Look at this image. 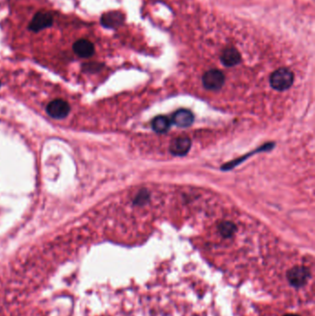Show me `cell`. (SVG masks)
I'll use <instances>...</instances> for the list:
<instances>
[{"instance_id":"cell-9","label":"cell","mask_w":315,"mask_h":316,"mask_svg":"<svg viewBox=\"0 0 315 316\" xmlns=\"http://www.w3.org/2000/svg\"><path fill=\"white\" fill-rule=\"evenodd\" d=\"M73 50L80 58H90L94 53V46L90 41L80 39L74 44Z\"/></svg>"},{"instance_id":"cell-11","label":"cell","mask_w":315,"mask_h":316,"mask_svg":"<svg viewBox=\"0 0 315 316\" xmlns=\"http://www.w3.org/2000/svg\"><path fill=\"white\" fill-rule=\"evenodd\" d=\"M170 120L164 116H158L152 122V127L158 134L166 132L170 128Z\"/></svg>"},{"instance_id":"cell-1","label":"cell","mask_w":315,"mask_h":316,"mask_svg":"<svg viewBox=\"0 0 315 316\" xmlns=\"http://www.w3.org/2000/svg\"><path fill=\"white\" fill-rule=\"evenodd\" d=\"M294 75L288 68H281L274 72L270 76V84L274 90L286 91L293 84Z\"/></svg>"},{"instance_id":"cell-8","label":"cell","mask_w":315,"mask_h":316,"mask_svg":"<svg viewBox=\"0 0 315 316\" xmlns=\"http://www.w3.org/2000/svg\"><path fill=\"white\" fill-rule=\"evenodd\" d=\"M172 120L178 127L187 128L194 123V116L188 110H180L176 111V113L173 115Z\"/></svg>"},{"instance_id":"cell-12","label":"cell","mask_w":315,"mask_h":316,"mask_svg":"<svg viewBox=\"0 0 315 316\" xmlns=\"http://www.w3.org/2000/svg\"><path fill=\"white\" fill-rule=\"evenodd\" d=\"M220 234L224 238H230L234 235L236 231V226L231 222H224L219 226Z\"/></svg>"},{"instance_id":"cell-3","label":"cell","mask_w":315,"mask_h":316,"mask_svg":"<svg viewBox=\"0 0 315 316\" xmlns=\"http://www.w3.org/2000/svg\"><path fill=\"white\" fill-rule=\"evenodd\" d=\"M309 278V269L305 266L293 268L288 273V280L291 285L295 288L304 286L307 283Z\"/></svg>"},{"instance_id":"cell-10","label":"cell","mask_w":315,"mask_h":316,"mask_svg":"<svg viewBox=\"0 0 315 316\" xmlns=\"http://www.w3.org/2000/svg\"><path fill=\"white\" fill-rule=\"evenodd\" d=\"M123 22H124L123 14L118 12L106 13L101 18L102 24L106 28H116L120 25H122Z\"/></svg>"},{"instance_id":"cell-6","label":"cell","mask_w":315,"mask_h":316,"mask_svg":"<svg viewBox=\"0 0 315 316\" xmlns=\"http://www.w3.org/2000/svg\"><path fill=\"white\" fill-rule=\"evenodd\" d=\"M53 24V18L48 12H39L34 17L30 24V29L34 32H39L48 28Z\"/></svg>"},{"instance_id":"cell-7","label":"cell","mask_w":315,"mask_h":316,"mask_svg":"<svg viewBox=\"0 0 315 316\" xmlns=\"http://www.w3.org/2000/svg\"><path fill=\"white\" fill-rule=\"evenodd\" d=\"M220 60L226 67H233L242 61V56L238 49L230 46L224 49L220 56Z\"/></svg>"},{"instance_id":"cell-4","label":"cell","mask_w":315,"mask_h":316,"mask_svg":"<svg viewBox=\"0 0 315 316\" xmlns=\"http://www.w3.org/2000/svg\"><path fill=\"white\" fill-rule=\"evenodd\" d=\"M70 108L68 104L62 99H56L50 102L46 108V112L50 116L54 118H64L70 113Z\"/></svg>"},{"instance_id":"cell-5","label":"cell","mask_w":315,"mask_h":316,"mask_svg":"<svg viewBox=\"0 0 315 316\" xmlns=\"http://www.w3.org/2000/svg\"><path fill=\"white\" fill-rule=\"evenodd\" d=\"M190 148V140L188 137H178L171 142L170 151L173 156H182L188 154Z\"/></svg>"},{"instance_id":"cell-13","label":"cell","mask_w":315,"mask_h":316,"mask_svg":"<svg viewBox=\"0 0 315 316\" xmlns=\"http://www.w3.org/2000/svg\"><path fill=\"white\" fill-rule=\"evenodd\" d=\"M284 316H298V314H286Z\"/></svg>"},{"instance_id":"cell-2","label":"cell","mask_w":315,"mask_h":316,"mask_svg":"<svg viewBox=\"0 0 315 316\" xmlns=\"http://www.w3.org/2000/svg\"><path fill=\"white\" fill-rule=\"evenodd\" d=\"M202 84L204 88L209 91H218L222 86H224V73L219 70H210L206 72L202 76Z\"/></svg>"}]
</instances>
